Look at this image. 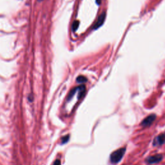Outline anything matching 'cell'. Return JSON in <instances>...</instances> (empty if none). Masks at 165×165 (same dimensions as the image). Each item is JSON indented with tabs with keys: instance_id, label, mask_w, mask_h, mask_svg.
I'll list each match as a JSON object with an SVG mask.
<instances>
[{
	"instance_id": "cell-1",
	"label": "cell",
	"mask_w": 165,
	"mask_h": 165,
	"mask_svg": "<svg viewBox=\"0 0 165 165\" xmlns=\"http://www.w3.org/2000/svg\"><path fill=\"white\" fill-rule=\"evenodd\" d=\"M126 152V148H120L115 150L110 155V161L112 164H117L121 160Z\"/></svg>"
},
{
	"instance_id": "cell-2",
	"label": "cell",
	"mask_w": 165,
	"mask_h": 165,
	"mask_svg": "<svg viewBox=\"0 0 165 165\" xmlns=\"http://www.w3.org/2000/svg\"><path fill=\"white\" fill-rule=\"evenodd\" d=\"M156 115L155 114H150L148 115V117L142 121V122L140 123V126L142 128H146L150 126L153 123V121L156 119Z\"/></svg>"
},
{
	"instance_id": "cell-3",
	"label": "cell",
	"mask_w": 165,
	"mask_h": 165,
	"mask_svg": "<svg viewBox=\"0 0 165 165\" xmlns=\"http://www.w3.org/2000/svg\"><path fill=\"white\" fill-rule=\"evenodd\" d=\"M163 160V155L161 154H156L154 155L149 156L146 159V162L148 164H154L159 163Z\"/></svg>"
},
{
	"instance_id": "cell-4",
	"label": "cell",
	"mask_w": 165,
	"mask_h": 165,
	"mask_svg": "<svg viewBox=\"0 0 165 165\" xmlns=\"http://www.w3.org/2000/svg\"><path fill=\"white\" fill-rule=\"evenodd\" d=\"M165 143V134H161L157 136L153 140V147H160Z\"/></svg>"
},
{
	"instance_id": "cell-5",
	"label": "cell",
	"mask_w": 165,
	"mask_h": 165,
	"mask_svg": "<svg viewBox=\"0 0 165 165\" xmlns=\"http://www.w3.org/2000/svg\"><path fill=\"white\" fill-rule=\"evenodd\" d=\"M105 17H106V14L105 12H103L100 16H99L97 21H96L95 24L93 25V29H97L99 28V27H100L101 25H102L104 23V20H105Z\"/></svg>"
},
{
	"instance_id": "cell-6",
	"label": "cell",
	"mask_w": 165,
	"mask_h": 165,
	"mask_svg": "<svg viewBox=\"0 0 165 165\" xmlns=\"http://www.w3.org/2000/svg\"><path fill=\"white\" fill-rule=\"evenodd\" d=\"M76 81L79 84H82L87 82V78L83 76H79L76 79Z\"/></svg>"
},
{
	"instance_id": "cell-7",
	"label": "cell",
	"mask_w": 165,
	"mask_h": 165,
	"mask_svg": "<svg viewBox=\"0 0 165 165\" xmlns=\"http://www.w3.org/2000/svg\"><path fill=\"white\" fill-rule=\"evenodd\" d=\"M69 138H70L69 135H67V136L63 137L61 138V143L62 144L67 143V142L68 141V140H69Z\"/></svg>"
},
{
	"instance_id": "cell-8",
	"label": "cell",
	"mask_w": 165,
	"mask_h": 165,
	"mask_svg": "<svg viewBox=\"0 0 165 165\" xmlns=\"http://www.w3.org/2000/svg\"><path fill=\"white\" fill-rule=\"evenodd\" d=\"M79 22L78 21H76L74 22L73 23V25H72V29L74 31H76L77 29L78 28V26H79Z\"/></svg>"
},
{
	"instance_id": "cell-9",
	"label": "cell",
	"mask_w": 165,
	"mask_h": 165,
	"mask_svg": "<svg viewBox=\"0 0 165 165\" xmlns=\"http://www.w3.org/2000/svg\"><path fill=\"white\" fill-rule=\"evenodd\" d=\"M53 165H61V161L57 159V160H56V161L54 162Z\"/></svg>"
},
{
	"instance_id": "cell-10",
	"label": "cell",
	"mask_w": 165,
	"mask_h": 165,
	"mask_svg": "<svg viewBox=\"0 0 165 165\" xmlns=\"http://www.w3.org/2000/svg\"><path fill=\"white\" fill-rule=\"evenodd\" d=\"M39 1H43V0H39Z\"/></svg>"
}]
</instances>
